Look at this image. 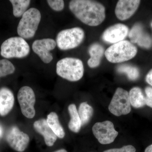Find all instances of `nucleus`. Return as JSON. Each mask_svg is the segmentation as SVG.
I'll use <instances>...</instances> for the list:
<instances>
[{"label": "nucleus", "instance_id": "20e7f679", "mask_svg": "<svg viewBox=\"0 0 152 152\" xmlns=\"http://www.w3.org/2000/svg\"><path fill=\"white\" fill-rule=\"evenodd\" d=\"M137 49L131 42L123 40L114 44L105 52L107 60L112 63H120L132 59L135 56Z\"/></svg>", "mask_w": 152, "mask_h": 152}, {"label": "nucleus", "instance_id": "1a4fd4ad", "mask_svg": "<svg viewBox=\"0 0 152 152\" xmlns=\"http://www.w3.org/2000/svg\"><path fill=\"white\" fill-rule=\"evenodd\" d=\"M92 132L99 142L102 145L112 143L118 134L113 124L109 121L96 123L93 126Z\"/></svg>", "mask_w": 152, "mask_h": 152}, {"label": "nucleus", "instance_id": "5701e85b", "mask_svg": "<svg viewBox=\"0 0 152 152\" xmlns=\"http://www.w3.org/2000/svg\"><path fill=\"white\" fill-rule=\"evenodd\" d=\"M117 71L119 73L126 74L128 78L131 80H136L140 77V71L138 69L130 65H121L117 67Z\"/></svg>", "mask_w": 152, "mask_h": 152}, {"label": "nucleus", "instance_id": "f257e3e1", "mask_svg": "<svg viewBox=\"0 0 152 152\" xmlns=\"http://www.w3.org/2000/svg\"><path fill=\"white\" fill-rule=\"evenodd\" d=\"M69 8L82 23L91 26L100 25L106 17L105 8L101 3L90 0H72Z\"/></svg>", "mask_w": 152, "mask_h": 152}, {"label": "nucleus", "instance_id": "7ed1b4c3", "mask_svg": "<svg viewBox=\"0 0 152 152\" xmlns=\"http://www.w3.org/2000/svg\"><path fill=\"white\" fill-rule=\"evenodd\" d=\"M40 12L35 8H31L22 16L17 28L19 37L29 39L34 37L41 22Z\"/></svg>", "mask_w": 152, "mask_h": 152}, {"label": "nucleus", "instance_id": "aec40b11", "mask_svg": "<svg viewBox=\"0 0 152 152\" xmlns=\"http://www.w3.org/2000/svg\"><path fill=\"white\" fill-rule=\"evenodd\" d=\"M68 111L71 118L68 124L69 129L73 132H79L82 127L81 122L75 105L73 104L69 105Z\"/></svg>", "mask_w": 152, "mask_h": 152}, {"label": "nucleus", "instance_id": "b1692460", "mask_svg": "<svg viewBox=\"0 0 152 152\" xmlns=\"http://www.w3.org/2000/svg\"><path fill=\"white\" fill-rule=\"evenodd\" d=\"M15 70V66L9 60H0V78L13 74Z\"/></svg>", "mask_w": 152, "mask_h": 152}, {"label": "nucleus", "instance_id": "412c9836", "mask_svg": "<svg viewBox=\"0 0 152 152\" xmlns=\"http://www.w3.org/2000/svg\"><path fill=\"white\" fill-rule=\"evenodd\" d=\"M79 116L81 122L82 126L89 123L94 114V109L87 102L82 103L79 106Z\"/></svg>", "mask_w": 152, "mask_h": 152}, {"label": "nucleus", "instance_id": "a878e982", "mask_svg": "<svg viewBox=\"0 0 152 152\" xmlns=\"http://www.w3.org/2000/svg\"><path fill=\"white\" fill-rule=\"evenodd\" d=\"M136 149L131 145L124 146L121 148L110 149L103 152H136Z\"/></svg>", "mask_w": 152, "mask_h": 152}, {"label": "nucleus", "instance_id": "4468645a", "mask_svg": "<svg viewBox=\"0 0 152 152\" xmlns=\"http://www.w3.org/2000/svg\"><path fill=\"white\" fill-rule=\"evenodd\" d=\"M129 37L132 43H137L140 47L149 48L152 45L151 37L144 31L143 28L140 24H136L129 32Z\"/></svg>", "mask_w": 152, "mask_h": 152}, {"label": "nucleus", "instance_id": "f8f14e48", "mask_svg": "<svg viewBox=\"0 0 152 152\" xmlns=\"http://www.w3.org/2000/svg\"><path fill=\"white\" fill-rule=\"evenodd\" d=\"M129 33V29L126 26L117 24L107 28L103 34L102 38L106 42L114 44L124 40Z\"/></svg>", "mask_w": 152, "mask_h": 152}, {"label": "nucleus", "instance_id": "393cba45", "mask_svg": "<svg viewBox=\"0 0 152 152\" xmlns=\"http://www.w3.org/2000/svg\"><path fill=\"white\" fill-rule=\"evenodd\" d=\"M47 2L49 7L56 12H61L64 8V2L63 0H48Z\"/></svg>", "mask_w": 152, "mask_h": 152}, {"label": "nucleus", "instance_id": "4be33fe9", "mask_svg": "<svg viewBox=\"0 0 152 152\" xmlns=\"http://www.w3.org/2000/svg\"><path fill=\"white\" fill-rule=\"evenodd\" d=\"M13 7V14L16 18L22 17L28 10L31 1L30 0H10Z\"/></svg>", "mask_w": 152, "mask_h": 152}, {"label": "nucleus", "instance_id": "9b49d317", "mask_svg": "<svg viewBox=\"0 0 152 152\" xmlns=\"http://www.w3.org/2000/svg\"><path fill=\"white\" fill-rule=\"evenodd\" d=\"M6 140L11 148L17 152L24 151L28 145L30 138L16 126L12 127L6 135Z\"/></svg>", "mask_w": 152, "mask_h": 152}, {"label": "nucleus", "instance_id": "f03ea898", "mask_svg": "<svg viewBox=\"0 0 152 152\" xmlns=\"http://www.w3.org/2000/svg\"><path fill=\"white\" fill-rule=\"evenodd\" d=\"M56 73L63 79L71 82L79 81L83 77L84 72L81 60L74 58H65L56 64Z\"/></svg>", "mask_w": 152, "mask_h": 152}, {"label": "nucleus", "instance_id": "c85d7f7f", "mask_svg": "<svg viewBox=\"0 0 152 152\" xmlns=\"http://www.w3.org/2000/svg\"><path fill=\"white\" fill-rule=\"evenodd\" d=\"M145 152H152V144L147 147L145 150Z\"/></svg>", "mask_w": 152, "mask_h": 152}, {"label": "nucleus", "instance_id": "423d86ee", "mask_svg": "<svg viewBox=\"0 0 152 152\" xmlns=\"http://www.w3.org/2000/svg\"><path fill=\"white\" fill-rule=\"evenodd\" d=\"M84 38L85 32L83 29L73 28L62 30L58 33L56 42L60 50H67L79 46Z\"/></svg>", "mask_w": 152, "mask_h": 152}, {"label": "nucleus", "instance_id": "39448f33", "mask_svg": "<svg viewBox=\"0 0 152 152\" xmlns=\"http://www.w3.org/2000/svg\"><path fill=\"white\" fill-rule=\"evenodd\" d=\"M1 55L5 58H22L29 54V45L25 39L20 37L9 38L1 46Z\"/></svg>", "mask_w": 152, "mask_h": 152}, {"label": "nucleus", "instance_id": "6ab92c4d", "mask_svg": "<svg viewBox=\"0 0 152 152\" xmlns=\"http://www.w3.org/2000/svg\"><path fill=\"white\" fill-rule=\"evenodd\" d=\"M131 105L135 108L142 107L146 105L145 96L140 88L135 87L132 88L129 93Z\"/></svg>", "mask_w": 152, "mask_h": 152}, {"label": "nucleus", "instance_id": "a211bd4d", "mask_svg": "<svg viewBox=\"0 0 152 152\" xmlns=\"http://www.w3.org/2000/svg\"><path fill=\"white\" fill-rule=\"evenodd\" d=\"M47 121L50 127L58 137L63 139L65 136V132L61 124L58 115L55 112H51L47 116Z\"/></svg>", "mask_w": 152, "mask_h": 152}, {"label": "nucleus", "instance_id": "f3484780", "mask_svg": "<svg viewBox=\"0 0 152 152\" xmlns=\"http://www.w3.org/2000/svg\"><path fill=\"white\" fill-rule=\"evenodd\" d=\"M88 53L90 58L88 61V65L90 68L97 67L100 64L102 57L105 53L103 47L99 44H93L89 48Z\"/></svg>", "mask_w": 152, "mask_h": 152}, {"label": "nucleus", "instance_id": "0eeeda50", "mask_svg": "<svg viewBox=\"0 0 152 152\" xmlns=\"http://www.w3.org/2000/svg\"><path fill=\"white\" fill-rule=\"evenodd\" d=\"M108 109L112 114L116 116L129 113L131 105L127 91L122 88H118L109 104Z\"/></svg>", "mask_w": 152, "mask_h": 152}, {"label": "nucleus", "instance_id": "ddd939ff", "mask_svg": "<svg viewBox=\"0 0 152 152\" xmlns=\"http://www.w3.org/2000/svg\"><path fill=\"white\" fill-rule=\"evenodd\" d=\"M140 3L138 0H120L117 3L115 14L119 20H125L134 14Z\"/></svg>", "mask_w": 152, "mask_h": 152}, {"label": "nucleus", "instance_id": "bb28decb", "mask_svg": "<svg viewBox=\"0 0 152 152\" xmlns=\"http://www.w3.org/2000/svg\"><path fill=\"white\" fill-rule=\"evenodd\" d=\"M146 105L152 108V88L147 87L145 88Z\"/></svg>", "mask_w": 152, "mask_h": 152}, {"label": "nucleus", "instance_id": "2eb2a0df", "mask_svg": "<svg viewBox=\"0 0 152 152\" xmlns=\"http://www.w3.org/2000/svg\"><path fill=\"white\" fill-rule=\"evenodd\" d=\"M33 126L35 130L44 137L47 146L51 147L53 145L58 137L49 126L46 120L41 119L36 121Z\"/></svg>", "mask_w": 152, "mask_h": 152}, {"label": "nucleus", "instance_id": "dca6fc26", "mask_svg": "<svg viewBox=\"0 0 152 152\" xmlns=\"http://www.w3.org/2000/svg\"><path fill=\"white\" fill-rule=\"evenodd\" d=\"M15 97L12 92L8 88L0 89V115L4 116L13 107Z\"/></svg>", "mask_w": 152, "mask_h": 152}, {"label": "nucleus", "instance_id": "6e6552de", "mask_svg": "<svg viewBox=\"0 0 152 152\" xmlns=\"http://www.w3.org/2000/svg\"><path fill=\"white\" fill-rule=\"evenodd\" d=\"M18 99L23 115L28 118H34L36 115V96L32 89L28 86L22 87L18 92Z\"/></svg>", "mask_w": 152, "mask_h": 152}, {"label": "nucleus", "instance_id": "c756f323", "mask_svg": "<svg viewBox=\"0 0 152 152\" xmlns=\"http://www.w3.org/2000/svg\"><path fill=\"white\" fill-rule=\"evenodd\" d=\"M54 152H67V151L66 150L62 149L58 150Z\"/></svg>", "mask_w": 152, "mask_h": 152}, {"label": "nucleus", "instance_id": "7c9ffc66", "mask_svg": "<svg viewBox=\"0 0 152 152\" xmlns=\"http://www.w3.org/2000/svg\"><path fill=\"white\" fill-rule=\"evenodd\" d=\"M3 133V130L2 128L1 127V126H0V137H1V136H2Z\"/></svg>", "mask_w": 152, "mask_h": 152}, {"label": "nucleus", "instance_id": "cd10ccee", "mask_svg": "<svg viewBox=\"0 0 152 152\" xmlns=\"http://www.w3.org/2000/svg\"><path fill=\"white\" fill-rule=\"evenodd\" d=\"M146 81L152 86V69L147 74L146 77Z\"/></svg>", "mask_w": 152, "mask_h": 152}, {"label": "nucleus", "instance_id": "9d476101", "mask_svg": "<svg viewBox=\"0 0 152 152\" xmlns=\"http://www.w3.org/2000/svg\"><path fill=\"white\" fill-rule=\"evenodd\" d=\"M56 41L50 38L36 40L33 42L32 48L35 53L45 64H49L53 59L51 51L56 46Z\"/></svg>", "mask_w": 152, "mask_h": 152}]
</instances>
